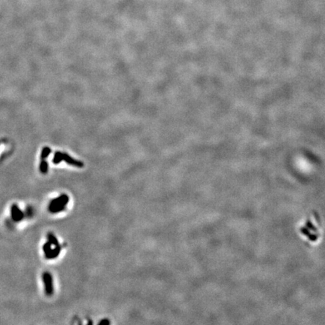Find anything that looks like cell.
Instances as JSON below:
<instances>
[{"instance_id":"1","label":"cell","mask_w":325,"mask_h":325,"mask_svg":"<svg viewBox=\"0 0 325 325\" xmlns=\"http://www.w3.org/2000/svg\"><path fill=\"white\" fill-rule=\"evenodd\" d=\"M300 232L310 242H317L321 236L320 231L318 230V224L315 221L313 216L307 218L304 222V224L300 226Z\"/></svg>"},{"instance_id":"2","label":"cell","mask_w":325,"mask_h":325,"mask_svg":"<svg viewBox=\"0 0 325 325\" xmlns=\"http://www.w3.org/2000/svg\"><path fill=\"white\" fill-rule=\"evenodd\" d=\"M42 278H43L44 285H45V291L46 294L47 296H51L54 292V288H53V279L52 275L50 273H45L42 275Z\"/></svg>"},{"instance_id":"3","label":"cell","mask_w":325,"mask_h":325,"mask_svg":"<svg viewBox=\"0 0 325 325\" xmlns=\"http://www.w3.org/2000/svg\"><path fill=\"white\" fill-rule=\"evenodd\" d=\"M69 196H68L66 194H62V195L58 196V197L55 198V199L51 200L50 204H49L48 209H51V208H54V207L57 206V205H58L60 204H63V205H66L68 204V203H69Z\"/></svg>"},{"instance_id":"4","label":"cell","mask_w":325,"mask_h":325,"mask_svg":"<svg viewBox=\"0 0 325 325\" xmlns=\"http://www.w3.org/2000/svg\"><path fill=\"white\" fill-rule=\"evenodd\" d=\"M60 159H61V160L66 161L68 164L71 165V166H77V167H83L84 166L83 163L81 162V161L76 160L72 158V157H71L70 156L68 155V154H66L60 153Z\"/></svg>"},{"instance_id":"5","label":"cell","mask_w":325,"mask_h":325,"mask_svg":"<svg viewBox=\"0 0 325 325\" xmlns=\"http://www.w3.org/2000/svg\"><path fill=\"white\" fill-rule=\"evenodd\" d=\"M61 249H62V248L60 245H55V248L54 249H51V251H49L47 254H45V258L49 259V260H50V259H54V258H57L58 255L60 254V251H61Z\"/></svg>"},{"instance_id":"6","label":"cell","mask_w":325,"mask_h":325,"mask_svg":"<svg viewBox=\"0 0 325 325\" xmlns=\"http://www.w3.org/2000/svg\"><path fill=\"white\" fill-rule=\"evenodd\" d=\"M12 216L14 217V219L17 220H17L19 221V220L22 219L23 217V213H22L21 211L17 208V205H15L12 207Z\"/></svg>"},{"instance_id":"7","label":"cell","mask_w":325,"mask_h":325,"mask_svg":"<svg viewBox=\"0 0 325 325\" xmlns=\"http://www.w3.org/2000/svg\"><path fill=\"white\" fill-rule=\"evenodd\" d=\"M47 242H50L51 245H53L54 246L59 245L58 239H57L56 236H55L54 235L52 234V233H48V234H47Z\"/></svg>"},{"instance_id":"8","label":"cell","mask_w":325,"mask_h":325,"mask_svg":"<svg viewBox=\"0 0 325 325\" xmlns=\"http://www.w3.org/2000/svg\"><path fill=\"white\" fill-rule=\"evenodd\" d=\"M66 205H63V204H60V205H57V206L54 207V208L49 209L48 210L50 211V212L52 213V214H56V213L63 212L64 209H66Z\"/></svg>"},{"instance_id":"9","label":"cell","mask_w":325,"mask_h":325,"mask_svg":"<svg viewBox=\"0 0 325 325\" xmlns=\"http://www.w3.org/2000/svg\"><path fill=\"white\" fill-rule=\"evenodd\" d=\"M39 169H40V172H41L42 173H43V174L47 173V170H48V164H47V161L42 160L41 163H40Z\"/></svg>"},{"instance_id":"10","label":"cell","mask_w":325,"mask_h":325,"mask_svg":"<svg viewBox=\"0 0 325 325\" xmlns=\"http://www.w3.org/2000/svg\"><path fill=\"white\" fill-rule=\"evenodd\" d=\"M51 153V149L49 148H44V149L42 150V155H41V158L42 159H45L46 158V157H47V156L49 155Z\"/></svg>"},{"instance_id":"11","label":"cell","mask_w":325,"mask_h":325,"mask_svg":"<svg viewBox=\"0 0 325 325\" xmlns=\"http://www.w3.org/2000/svg\"><path fill=\"white\" fill-rule=\"evenodd\" d=\"M51 245H51V244L49 242H46V243L44 244V245H43V251H44V252H45V254H47V253H48L49 251H51Z\"/></svg>"},{"instance_id":"12","label":"cell","mask_w":325,"mask_h":325,"mask_svg":"<svg viewBox=\"0 0 325 325\" xmlns=\"http://www.w3.org/2000/svg\"><path fill=\"white\" fill-rule=\"evenodd\" d=\"M104 324H110V321L108 320V319H103V320L100 321V322H99V325H104Z\"/></svg>"}]
</instances>
